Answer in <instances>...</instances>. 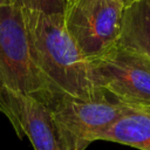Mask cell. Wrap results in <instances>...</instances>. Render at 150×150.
Listing matches in <instances>:
<instances>
[{"label":"cell","instance_id":"7c38bea8","mask_svg":"<svg viewBox=\"0 0 150 150\" xmlns=\"http://www.w3.org/2000/svg\"><path fill=\"white\" fill-rule=\"evenodd\" d=\"M6 5H9V0H0V7Z\"/></svg>","mask_w":150,"mask_h":150},{"label":"cell","instance_id":"9c48e42d","mask_svg":"<svg viewBox=\"0 0 150 150\" xmlns=\"http://www.w3.org/2000/svg\"><path fill=\"white\" fill-rule=\"evenodd\" d=\"M66 0H9V5L43 13H64Z\"/></svg>","mask_w":150,"mask_h":150},{"label":"cell","instance_id":"6da1fadb","mask_svg":"<svg viewBox=\"0 0 150 150\" xmlns=\"http://www.w3.org/2000/svg\"><path fill=\"white\" fill-rule=\"evenodd\" d=\"M21 9L33 60L54 89L80 98L102 94L94 84L90 62L67 30L64 15Z\"/></svg>","mask_w":150,"mask_h":150},{"label":"cell","instance_id":"ba28073f","mask_svg":"<svg viewBox=\"0 0 150 150\" xmlns=\"http://www.w3.org/2000/svg\"><path fill=\"white\" fill-rule=\"evenodd\" d=\"M117 45L150 59V0H138L124 8Z\"/></svg>","mask_w":150,"mask_h":150},{"label":"cell","instance_id":"5b68a950","mask_svg":"<svg viewBox=\"0 0 150 150\" xmlns=\"http://www.w3.org/2000/svg\"><path fill=\"white\" fill-rule=\"evenodd\" d=\"M96 88L131 107H150V59L120 45L90 61Z\"/></svg>","mask_w":150,"mask_h":150},{"label":"cell","instance_id":"8fae6325","mask_svg":"<svg viewBox=\"0 0 150 150\" xmlns=\"http://www.w3.org/2000/svg\"><path fill=\"white\" fill-rule=\"evenodd\" d=\"M116 1L121 2L124 7H128V6H130L131 4H134V2H136V1H138V0H116Z\"/></svg>","mask_w":150,"mask_h":150},{"label":"cell","instance_id":"52a82bcc","mask_svg":"<svg viewBox=\"0 0 150 150\" xmlns=\"http://www.w3.org/2000/svg\"><path fill=\"white\" fill-rule=\"evenodd\" d=\"M100 141L150 150V107H131L101 136Z\"/></svg>","mask_w":150,"mask_h":150},{"label":"cell","instance_id":"3957f363","mask_svg":"<svg viewBox=\"0 0 150 150\" xmlns=\"http://www.w3.org/2000/svg\"><path fill=\"white\" fill-rule=\"evenodd\" d=\"M47 107L66 150H86L131 108L104 91L91 98L57 93Z\"/></svg>","mask_w":150,"mask_h":150},{"label":"cell","instance_id":"7a4b0ae2","mask_svg":"<svg viewBox=\"0 0 150 150\" xmlns=\"http://www.w3.org/2000/svg\"><path fill=\"white\" fill-rule=\"evenodd\" d=\"M0 84L46 105L57 94L33 60L22 9L14 5L0 7Z\"/></svg>","mask_w":150,"mask_h":150},{"label":"cell","instance_id":"30bf717a","mask_svg":"<svg viewBox=\"0 0 150 150\" xmlns=\"http://www.w3.org/2000/svg\"><path fill=\"white\" fill-rule=\"evenodd\" d=\"M0 112L5 114L7 112V105H6V102H5V98H4V94H2V87L0 84Z\"/></svg>","mask_w":150,"mask_h":150},{"label":"cell","instance_id":"277c9868","mask_svg":"<svg viewBox=\"0 0 150 150\" xmlns=\"http://www.w3.org/2000/svg\"><path fill=\"white\" fill-rule=\"evenodd\" d=\"M124 8L116 0H66L67 30L89 62L117 46Z\"/></svg>","mask_w":150,"mask_h":150},{"label":"cell","instance_id":"8992f818","mask_svg":"<svg viewBox=\"0 0 150 150\" xmlns=\"http://www.w3.org/2000/svg\"><path fill=\"white\" fill-rule=\"evenodd\" d=\"M2 94L6 116L20 138L27 136L34 150H66L43 102L7 89H2Z\"/></svg>","mask_w":150,"mask_h":150}]
</instances>
